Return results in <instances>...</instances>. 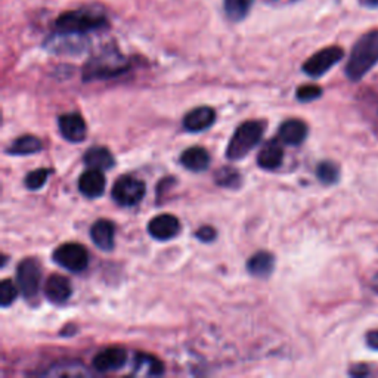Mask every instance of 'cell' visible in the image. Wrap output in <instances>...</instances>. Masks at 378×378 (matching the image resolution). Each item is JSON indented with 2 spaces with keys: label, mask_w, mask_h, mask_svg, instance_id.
Wrapping results in <instances>:
<instances>
[{
  "label": "cell",
  "mask_w": 378,
  "mask_h": 378,
  "mask_svg": "<svg viewBox=\"0 0 378 378\" xmlns=\"http://www.w3.org/2000/svg\"><path fill=\"white\" fill-rule=\"evenodd\" d=\"M129 70L127 59L116 48H105L101 54L95 55L84 66L83 79L86 81L91 80H104L117 77Z\"/></svg>",
  "instance_id": "3957f363"
},
{
  "label": "cell",
  "mask_w": 378,
  "mask_h": 378,
  "mask_svg": "<svg viewBox=\"0 0 378 378\" xmlns=\"http://www.w3.org/2000/svg\"><path fill=\"white\" fill-rule=\"evenodd\" d=\"M284 160V149L281 142L269 141L266 142L259 155H257V164L263 170H275L282 164Z\"/></svg>",
  "instance_id": "ac0fdd59"
},
{
  "label": "cell",
  "mask_w": 378,
  "mask_h": 378,
  "mask_svg": "<svg viewBox=\"0 0 378 378\" xmlns=\"http://www.w3.org/2000/svg\"><path fill=\"white\" fill-rule=\"evenodd\" d=\"M127 362V352L123 347H108L99 352L92 361V367L98 372H111L124 367Z\"/></svg>",
  "instance_id": "7c38bea8"
},
{
  "label": "cell",
  "mask_w": 378,
  "mask_h": 378,
  "mask_svg": "<svg viewBox=\"0 0 378 378\" xmlns=\"http://www.w3.org/2000/svg\"><path fill=\"white\" fill-rule=\"evenodd\" d=\"M41 141L33 135H26L15 139L11 146L6 149L9 155H31L41 151Z\"/></svg>",
  "instance_id": "603a6c76"
},
{
  "label": "cell",
  "mask_w": 378,
  "mask_h": 378,
  "mask_svg": "<svg viewBox=\"0 0 378 378\" xmlns=\"http://www.w3.org/2000/svg\"><path fill=\"white\" fill-rule=\"evenodd\" d=\"M317 177L324 185H334L340 179V169L332 161H322L317 167Z\"/></svg>",
  "instance_id": "484cf974"
},
{
  "label": "cell",
  "mask_w": 378,
  "mask_h": 378,
  "mask_svg": "<svg viewBox=\"0 0 378 378\" xmlns=\"http://www.w3.org/2000/svg\"><path fill=\"white\" fill-rule=\"evenodd\" d=\"M349 374L352 377H357V378H364V377H368L371 374V369L367 364H357V365H353L349 371Z\"/></svg>",
  "instance_id": "1f68e13d"
},
{
  "label": "cell",
  "mask_w": 378,
  "mask_h": 378,
  "mask_svg": "<svg viewBox=\"0 0 378 378\" xmlns=\"http://www.w3.org/2000/svg\"><path fill=\"white\" fill-rule=\"evenodd\" d=\"M16 281L19 290L29 302H34L39 296L41 268L36 259H26L18 264Z\"/></svg>",
  "instance_id": "52a82bcc"
},
{
  "label": "cell",
  "mask_w": 378,
  "mask_h": 378,
  "mask_svg": "<svg viewBox=\"0 0 378 378\" xmlns=\"http://www.w3.org/2000/svg\"><path fill=\"white\" fill-rule=\"evenodd\" d=\"M54 260L61 268L79 274L83 272L89 264V253L87 250L77 242L62 244L54 252Z\"/></svg>",
  "instance_id": "ba28073f"
},
{
  "label": "cell",
  "mask_w": 378,
  "mask_h": 378,
  "mask_svg": "<svg viewBox=\"0 0 378 378\" xmlns=\"http://www.w3.org/2000/svg\"><path fill=\"white\" fill-rule=\"evenodd\" d=\"M84 163L89 169H96V170H109L113 169L116 164V160L106 148L104 146H94L87 149L84 154Z\"/></svg>",
  "instance_id": "44dd1931"
},
{
  "label": "cell",
  "mask_w": 378,
  "mask_h": 378,
  "mask_svg": "<svg viewBox=\"0 0 378 378\" xmlns=\"http://www.w3.org/2000/svg\"><path fill=\"white\" fill-rule=\"evenodd\" d=\"M278 138L285 145L297 146L303 144L304 139L307 138V126L304 121L297 119L287 120L279 126Z\"/></svg>",
  "instance_id": "e0dca14e"
},
{
  "label": "cell",
  "mask_w": 378,
  "mask_h": 378,
  "mask_svg": "<svg viewBox=\"0 0 378 378\" xmlns=\"http://www.w3.org/2000/svg\"><path fill=\"white\" fill-rule=\"evenodd\" d=\"M181 163L186 170H191L195 173L204 171L210 166V155L207 149L202 146H192L182 152Z\"/></svg>",
  "instance_id": "d6986e66"
},
{
  "label": "cell",
  "mask_w": 378,
  "mask_h": 378,
  "mask_svg": "<svg viewBox=\"0 0 378 378\" xmlns=\"http://www.w3.org/2000/svg\"><path fill=\"white\" fill-rule=\"evenodd\" d=\"M116 227L113 222L101 219L96 220L91 228V238L95 246L102 252H111L114 249Z\"/></svg>",
  "instance_id": "2e32d148"
},
{
  "label": "cell",
  "mask_w": 378,
  "mask_h": 378,
  "mask_svg": "<svg viewBox=\"0 0 378 378\" xmlns=\"http://www.w3.org/2000/svg\"><path fill=\"white\" fill-rule=\"evenodd\" d=\"M164 372V365L160 359L152 354L138 353L133 362V374L136 375H161Z\"/></svg>",
  "instance_id": "7402d4cb"
},
{
  "label": "cell",
  "mask_w": 378,
  "mask_h": 378,
  "mask_svg": "<svg viewBox=\"0 0 378 378\" xmlns=\"http://www.w3.org/2000/svg\"><path fill=\"white\" fill-rule=\"evenodd\" d=\"M58 126H59V131H61L62 138L71 144H80L87 136L86 121L77 113L61 116L58 119Z\"/></svg>",
  "instance_id": "8fae6325"
},
{
  "label": "cell",
  "mask_w": 378,
  "mask_h": 378,
  "mask_svg": "<svg viewBox=\"0 0 378 378\" xmlns=\"http://www.w3.org/2000/svg\"><path fill=\"white\" fill-rule=\"evenodd\" d=\"M46 375L76 377V375H91V372H89L84 368V365H80V364H76V362H66V364H61V365L52 367L51 371H46Z\"/></svg>",
  "instance_id": "4316f807"
},
{
  "label": "cell",
  "mask_w": 378,
  "mask_h": 378,
  "mask_svg": "<svg viewBox=\"0 0 378 378\" xmlns=\"http://www.w3.org/2000/svg\"><path fill=\"white\" fill-rule=\"evenodd\" d=\"M149 235L157 241L173 239L181 232V222L173 214H160L149 220L148 224Z\"/></svg>",
  "instance_id": "30bf717a"
},
{
  "label": "cell",
  "mask_w": 378,
  "mask_h": 378,
  "mask_svg": "<svg viewBox=\"0 0 378 378\" xmlns=\"http://www.w3.org/2000/svg\"><path fill=\"white\" fill-rule=\"evenodd\" d=\"M378 64V30L364 34L350 52L346 64V76L352 81L364 79Z\"/></svg>",
  "instance_id": "7a4b0ae2"
},
{
  "label": "cell",
  "mask_w": 378,
  "mask_h": 378,
  "mask_svg": "<svg viewBox=\"0 0 378 378\" xmlns=\"http://www.w3.org/2000/svg\"><path fill=\"white\" fill-rule=\"evenodd\" d=\"M367 344H368V347H371L374 350H378V329L368 332V334H367Z\"/></svg>",
  "instance_id": "d6a6232c"
},
{
  "label": "cell",
  "mask_w": 378,
  "mask_h": 378,
  "mask_svg": "<svg viewBox=\"0 0 378 378\" xmlns=\"http://www.w3.org/2000/svg\"><path fill=\"white\" fill-rule=\"evenodd\" d=\"M344 56V51L340 46H329L325 49H321L315 55L310 56L302 66L304 74L312 79L322 77L325 73H328L332 66L339 64Z\"/></svg>",
  "instance_id": "9c48e42d"
},
{
  "label": "cell",
  "mask_w": 378,
  "mask_h": 378,
  "mask_svg": "<svg viewBox=\"0 0 378 378\" xmlns=\"http://www.w3.org/2000/svg\"><path fill=\"white\" fill-rule=\"evenodd\" d=\"M253 5L254 0H224L225 14L234 22L246 19L252 12Z\"/></svg>",
  "instance_id": "cb8c5ba5"
},
{
  "label": "cell",
  "mask_w": 378,
  "mask_h": 378,
  "mask_svg": "<svg viewBox=\"0 0 378 378\" xmlns=\"http://www.w3.org/2000/svg\"><path fill=\"white\" fill-rule=\"evenodd\" d=\"M264 126L260 121L252 120L242 123L237 127L234 135L227 148V157L231 161H237L246 157V155L253 151L263 138Z\"/></svg>",
  "instance_id": "277c9868"
},
{
  "label": "cell",
  "mask_w": 378,
  "mask_h": 378,
  "mask_svg": "<svg viewBox=\"0 0 378 378\" xmlns=\"http://www.w3.org/2000/svg\"><path fill=\"white\" fill-rule=\"evenodd\" d=\"M16 296H18V290L14 282L9 279H4L2 284H0V306L2 307L11 306L16 300Z\"/></svg>",
  "instance_id": "f1b7e54d"
},
{
  "label": "cell",
  "mask_w": 378,
  "mask_h": 378,
  "mask_svg": "<svg viewBox=\"0 0 378 378\" xmlns=\"http://www.w3.org/2000/svg\"><path fill=\"white\" fill-rule=\"evenodd\" d=\"M106 181L102 170L89 169L79 177V189L86 198H99L105 192Z\"/></svg>",
  "instance_id": "4fadbf2b"
},
{
  "label": "cell",
  "mask_w": 378,
  "mask_h": 378,
  "mask_svg": "<svg viewBox=\"0 0 378 378\" xmlns=\"http://www.w3.org/2000/svg\"><path fill=\"white\" fill-rule=\"evenodd\" d=\"M195 237L199 239V241H203V242H212L214 241L216 238V231L214 228L212 227H203V228H199L195 234Z\"/></svg>",
  "instance_id": "4dcf8cb0"
},
{
  "label": "cell",
  "mask_w": 378,
  "mask_h": 378,
  "mask_svg": "<svg viewBox=\"0 0 378 378\" xmlns=\"http://www.w3.org/2000/svg\"><path fill=\"white\" fill-rule=\"evenodd\" d=\"M73 294L70 281L62 275H51L44 285V296L54 304H62Z\"/></svg>",
  "instance_id": "9a60e30c"
},
{
  "label": "cell",
  "mask_w": 378,
  "mask_h": 378,
  "mask_svg": "<svg viewBox=\"0 0 378 378\" xmlns=\"http://www.w3.org/2000/svg\"><path fill=\"white\" fill-rule=\"evenodd\" d=\"M145 192L146 186L138 177L121 176L119 181H116L111 197L121 207H133L142 202Z\"/></svg>",
  "instance_id": "8992f818"
},
{
  "label": "cell",
  "mask_w": 378,
  "mask_h": 378,
  "mask_svg": "<svg viewBox=\"0 0 378 378\" xmlns=\"http://www.w3.org/2000/svg\"><path fill=\"white\" fill-rule=\"evenodd\" d=\"M214 181L222 188L238 189L242 184V177L241 173L234 167H222L216 171Z\"/></svg>",
  "instance_id": "d4e9b609"
},
{
  "label": "cell",
  "mask_w": 378,
  "mask_h": 378,
  "mask_svg": "<svg viewBox=\"0 0 378 378\" xmlns=\"http://www.w3.org/2000/svg\"><path fill=\"white\" fill-rule=\"evenodd\" d=\"M91 46L87 34L54 31L43 43V48L56 55H80Z\"/></svg>",
  "instance_id": "5b68a950"
},
{
  "label": "cell",
  "mask_w": 378,
  "mask_h": 378,
  "mask_svg": "<svg viewBox=\"0 0 378 378\" xmlns=\"http://www.w3.org/2000/svg\"><path fill=\"white\" fill-rule=\"evenodd\" d=\"M296 96L302 102H312L322 96V89L315 84H304L297 89Z\"/></svg>",
  "instance_id": "f546056e"
},
{
  "label": "cell",
  "mask_w": 378,
  "mask_h": 378,
  "mask_svg": "<svg viewBox=\"0 0 378 378\" xmlns=\"http://www.w3.org/2000/svg\"><path fill=\"white\" fill-rule=\"evenodd\" d=\"M216 121V111L210 106H198L185 116L184 119V127L188 131L198 133L207 130L212 127Z\"/></svg>",
  "instance_id": "5bb4252c"
},
{
  "label": "cell",
  "mask_w": 378,
  "mask_h": 378,
  "mask_svg": "<svg viewBox=\"0 0 378 378\" xmlns=\"http://www.w3.org/2000/svg\"><path fill=\"white\" fill-rule=\"evenodd\" d=\"M361 4L369 8H378V0H361Z\"/></svg>",
  "instance_id": "836d02e7"
},
{
  "label": "cell",
  "mask_w": 378,
  "mask_h": 378,
  "mask_svg": "<svg viewBox=\"0 0 378 378\" xmlns=\"http://www.w3.org/2000/svg\"><path fill=\"white\" fill-rule=\"evenodd\" d=\"M51 171L48 169H37V170H33L30 171L27 176H26V186L30 189V191H39L40 188L44 186V184L48 182V177H49Z\"/></svg>",
  "instance_id": "83f0119b"
},
{
  "label": "cell",
  "mask_w": 378,
  "mask_h": 378,
  "mask_svg": "<svg viewBox=\"0 0 378 378\" xmlns=\"http://www.w3.org/2000/svg\"><path fill=\"white\" fill-rule=\"evenodd\" d=\"M371 288L378 294V274H375L371 279Z\"/></svg>",
  "instance_id": "e575fe53"
},
{
  "label": "cell",
  "mask_w": 378,
  "mask_h": 378,
  "mask_svg": "<svg viewBox=\"0 0 378 378\" xmlns=\"http://www.w3.org/2000/svg\"><path fill=\"white\" fill-rule=\"evenodd\" d=\"M275 259L269 252H257L247 262V271L257 278H266L274 272Z\"/></svg>",
  "instance_id": "ffe728a7"
},
{
  "label": "cell",
  "mask_w": 378,
  "mask_h": 378,
  "mask_svg": "<svg viewBox=\"0 0 378 378\" xmlns=\"http://www.w3.org/2000/svg\"><path fill=\"white\" fill-rule=\"evenodd\" d=\"M109 26L106 14L101 8L86 6L62 12L55 21V30L62 33L87 34Z\"/></svg>",
  "instance_id": "6da1fadb"
}]
</instances>
